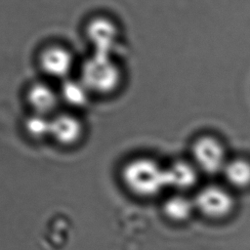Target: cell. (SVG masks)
Segmentation results:
<instances>
[{"mask_svg":"<svg viewBox=\"0 0 250 250\" xmlns=\"http://www.w3.org/2000/svg\"><path fill=\"white\" fill-rule=\"evenodd\" d=\"M121 180L127 190L142 198L153 197L167 187L166 169L146 157L128 161L121 170Z\"/></svg>","mask_w":250,"mask_h":250,"instance_id":"1","label":"cell"},{"mask_svg":"<svg viewBox=\"0 0 250 250\" xmlns=\"http://www.w3.org/2000/svg\"><path fill=\"white\" fill-rule=\"evenodd\" d=\"M79 80L93 95H110L122 82V71L112 55L94 53L80 67Z\"/></svg>","mask_w":250,"mask_h":250,"instance_id":"2","label":"cell"},{"mask_svg":"<svg viewBox=\"0 0 250 250\" xmlns=\"http://www.w3.org/2000/svg\"><path fill=\"white\" fill-rule=\"evenodd\" d=\"M86 36L95 48L94 53L113 55V51L118 45L120 33L114 21L104 17H98L88 22Z\"/></svg>","mask_w":250,"mask_h":250,"instance_id":"3","label":"cell"},{"mask_svg":"<svg viewBox=\"0 0 250 250\" xmlns=\"http://www.w3.org/2000/svg\"><path fill=\"white\" fill-rule=\"evenodd\" d=\"M39 67L48 77L66 80L73 67L74 58L69 50L61 45H51L39 55Z\"/></svg>","mask_w":250,"mask_h":250,"instance_id":"4","label":"cell"},{"mask_svg":"<svg viewBox=\"0 0 250 250\" xmlns=\"http://www.w3.org/2000/svg\"><path fill=\"white\" fill-rule=\"evenodd\" d=\"M84 135V125L73 113H57L50 118V135L59 145L72 146L80 142Z\"/></svg>","mask_w":250,"mask_h":250,"instance_id":"5","label":"cell"},{"mask_svg":"<svg viewBox=\"0 0 250 250\" xmlns=\"http://www.w3.org/2000/svg\"><path fill=\"white\" fill-rule=\"evenodd\" d=\"M196 164L207 173H216L225 168V149L215 138L205 136L197 139L192 146Z\"/></svg>","mask_w":250,"mask_h":250,"instance_id":"6","label":"cell"},{"mask_svg":"<svg viewBox=\"0 0 250 250\" xmlns=\"http://www.w3.org/2000/svg\"><path fill=\"white\" fill-rule=\"evenodd\" d=\"M195 205L204 215L218 219L230 212L233 200L231 195L222 188L207 187L198 192Z\"/></svg>","mask_w":250,"mask_h":250,"instance_id":"7","label":"cell"},{"mask_svg":"<svg viewBox=\"0 0 250 250\" xmlns=\"http://www.w3.org/2000/svg\"><path fill=\"white\" fill-rule=\"evenodd\" d=\"M26 100L33 114L46 117L53 114L62 102L60 92L44 82L30 85L26 92Z\"/></svg>","mask_w":250,"mask_h":250,"instance_id":"8","label":"cell"},{"mask_svg":"<svg viewBox=\"0 0 250 250\" xmlns=\"http://www.w3.org/2000/svg\"><path fill=\"white\" fill-rule=\"evenodd\" d=\"M167 187L176 188H188L196 182L197 175L194 169L187 162H176L166 169Z\"/></svg>","mask_w":250,"mask_h":250,"instance_id":"9","label":"cell"},{"mask_svg":"<svg viewBox=\"0 0 250 250\" xmlns=\"http://www.w3.org/2000/svg\"><path fill=\"white\" fill-rule=\"evenodd\" d=\"M225 175L234 187L245 188L250 185V162L244 159H234L226 164Z\"/></svg>","mask_w":250,"mask_h":250,"instance_id":"10","label":"cell"},{"mask_svg":"<svg viewBox=\"0 0 250 250\" xmlns=\"http://www.w3.org/2000/svg\"><path fill=\"white\" fill-rule=\"evenodd\" d=\"M193 204L187 197L175 195L167 199L163 205V212L173 221H184L192 212Z\"/></svg>","mask_w":250,"mask_h":250,"instance_id":"11","label":"cell"},{"mask_svg":"<svg viewBox=\"0 0 250 250\" xmlns=\"http://www.w3.org/2000/svg\"><path fill=\"white\" fill-rule=\"evenodd\" d=\"M64 86L61 91H59L61 101L73 106H79L85 104L91 94L82 84V82L80 80L74 82L70 81V79H66L64 80Z\"/></svg>","mask_w":250,"mask_h":250,"instance_id":"12","label":"cell"},{"mask_svg":"<svg viewBox=\"0 0 250 250\" xmlns=\"http://www.w3.org/2000/svg\"><path fill=\"white\" fill-rule=\"evenodd\" d=\"M26 127L33 137L41 139L44 136L50 135V118L33 114V117L27 121Z\"/></svg>","mask_w":250,"mask_h":250,"instance_id":"13","label":"cell"}]
</instances>
